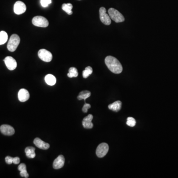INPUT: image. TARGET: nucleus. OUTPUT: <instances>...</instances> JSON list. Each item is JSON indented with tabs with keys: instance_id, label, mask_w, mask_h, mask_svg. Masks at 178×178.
Instances as JSON below:
<instances>
[{
	"instance_id": "nucleus-1",
	"label": "nucleus",
	"mask_w": 178,
	"mask_h": 178,
	"mask_svg": "<svg viewBox=\"0 0 178 178\" xmlns=\"http://www.w3.org/2000/svg\"><path fill=\"white\" fill-rule=\"evenodd\" d=\"M105 63L112 73L120 74L122 72L123 70L122 65L116 58L110 56H107L105 59Z\"/></svg>"
},
{
	"instance_id": "nucleus-2",
	"label": "nucleus",
	"mask_w": 178,
	"mask_h": 178,
	"mask_svg": "<svg viewBox=\"0 0 178 178\" xmlns=\"http://www.w3.org/2000/svg\"><path fill=\"white\" fill-rule=\"evenodd\" d=\"M20 36L17 34H13L10 37L8 43V49L10 52H14L18 47V45H20Z\"/></svg>"
},
{
	"instance_id": "nucleus-3",
	"label": "nucleus",
	"mask_w": 178,
	"mask_h": 178,
	"mask_svg": "<svg viewBox=\"0 0 178 178\" xmlns=\"http://www.w3.org/2000/svg\"><path fill=\"white\" fill-rule=\"evenodd\" d=\"M108 14L111 19L115 21V23H122L125 20L124 16L116 9L110 8L108 11Z\"/></svg>"
},
{
	"instance_id": "nucleus-4",
	"label": "nucleus",
	"mask_w": 178,
	"mask_h": 178,
	"mask_svg": "<svg viewBox=\"0 0 178 178\" xmlns=\"http://www.w3.org/2000/svg\"><path fill=\"white\" fill-rule=\"evenodd\" d=\"M32 22L34 26L40 27H47L49 24L47 19L42 16H36L33 17Z\"/></svg>"
},
{
	"instance_id": "nucleus-5",
	"label": "nucleus",
	"mask_w": 178,
	"mask_h": 178,
	"mask_svg": "<svg viewBox=\"0 0 178 178\" xmlns=\"http://www.w3.org/2000/svg\"><path fill=\"white\" fill-rule=\"evenodd\" d=\"M100 18L101 23L107 26H109L111 24V21L109 14L107 13V10L105 8L101 7L100 8Z\"/></svg>"
},
{
	"instance_id": "nucleus-6",
	"label": "nucleus",
	"mask_w": 178,
	"mask_h": 178,
	"mask_svg": "<svg viewBox=\"0 0 178 178\" xmlns=\"http://www.w3.org/2000/svg\"><path fill=\"white\" fill-rule=\"evenodd\" d=\"M109 146L106 143H101L98 145L96 149V154L99 158H102L105 156L108 152Z\"/></svg>"
},
{
	"instance_id": "nucleus-7",
	"label": "nucleus",
	"mask_w": 178,
	"mask_h": 178,
	"mask_svg": "<svg viewBox=\"0 0 178 178\" xmlns=\"http://www.w3.org/2000/svg\"><path fill=\"white\" fill-rule=\"evenodd\" d=\"M38 56L41 60L47 62H51L53 59V55L51 52L44 49L39 51Z\"/></svg>"
},
{
	"instance_id": "nucleus-8",
	"label": "nucleus",
	"mask_w": 178,
	"mask_h": 178,
	"mask_svg": "<svg viewBox=\"0 0 178 178\" xmlns=\"http://www.w3.org/2000/svg\"><path fill=\"white\" fill-rule=\"evenodd\" d=\"M14 10L16 14L18 15L23 14L26 12V6L23 2L18 1L15 3Z\"/></svg>"
},
{
	"instance_id": "nucleus-9",
	"label": "nucleus",
	"mask_w": 178,
	"mask_h": 178,
	"mask_svg": "<svg viewBox=\"0 0 178 178\" xmlns=\"http://www.w3.org/2000/svg\"><path fill=\"white\" fill-rule=\"evenodd\" d=\"M7 68L10 70H14L17 67V62L16 59L11 56H7L4 59Z\"/></svg>"
},
{
	"instance_id": "nucleus-10",
	"label": "nucleus",
	"mask_w": 178,
	"mask_h": 178,
	"mask_svg": "<svg viewBox=\"0 0 178 178\" xmlns=\"http://www.w3.org/2000/svg\"><path fill=\"white\" fill-rule=\"evenodd\" d=\"M0 131L2 133L7 136H11L15 133V130L13 127L6 124L2 125L0 127Z\"/></svg>"
},
{
	"instance_id": "nucleus-11",
	"label": "nucleus",
	"mask_w": 178,
	"mask_h": 178,
	"mask_svg": "<svg viewBox=\"0 0 178 178\" xmlns=\"http://www.w3.org/2000/svg\"><path fill=\"white\" fill-rule=\"evenodd\" d=\"M65 162V158L62 155H60L56 158L53 163V168L55 169H59L63 167Z\"/></svg>"
},
{
	"instance_id": "nucleus-12",
	"label": "nucleus",
	"mask_w": 178,
	"mask_h": 178,
	"mask_svg": "<svg viewBox=\"0 0 178 178\" xmlns=\"http://www.w3.org/2000/svg\"><path fill=\"white\" fill-rule=\"evenodd\" d=\"M18 100L21 102H25L29 100L30 98L29 93L25 89H21L18 92Z\"/></svg>"
},
{
	"instance_id": "nucleus-13",
	"label": "nucleus",
	"mask_w": 178,
	"mask_h": 178,
	"mask_svg": "<svg viewBox=\"0 0 178 178\" xmlns=\"http://www.w3.org/2000/svg\"><path fill=\"white\" fill-rule=\"evenodd\" d=\"M93 119V115L89 114L83 119L82 121L83 126L86 129H92L93 127V124L92 121Z\"/></svg>"
},
{
	"instance_id": "nucleus-14",
	"label": "nucleus",
	"mask_w": 178,
	"mask_h": 178,
	"mask_svg": "<svg viewBox=\"0 0 178 178\" xmlns=\"http://www.w3.org/2000/svg\"><path fill=\"white\" fill-rule=\"evenodd\" d=\"M34 143L37 147L42 149H48L50 147V144L44 142L43 140H41V139L37 137L34 139Z\"/></svg>"
},
{
	"instance_id": "nucleus-15",
	"label": "nucleus",
	"mask_w": 178,
	"mask_h": 178,
	"mask_svg": "<svg viewBox=\"0 0 178 178\" xmlns=\"http://www.w3.org/2000/svg\"><path fill=\"white\" fill-rule=\"evenodd\" d=\"M121 107H122V102L120 101H115L108 105V108L110 110H111L115 112H118L120 110Z\"/></svg>"
},
{
	"instance_id": "nucleus-16",
	"label": "nucleus",
	"mask_w": 178,
	"mask_h": 178,
	"mask_svg": "<svg viewBox=\"0 0 178 178\" xmlns=\"http://www.w3.org/2000/svg\"><path fill=\"white\" fill-rule=\"evenodd\" d=\"M35 149L32 146H28L25 149V152L27 157L29 158H34L36 156L35 152Z\"/></svg>"
},
{
	"instance_id": "nucleus-17",
	"label": "nucleus",
	"mask_w": 178,
	"mask_h": 178,
	"mask_svg": "<svg viewBox=\"0 0 178 178\" xmlns=\"http://www.w3.org/2000/svg\"><path fill=\"white\" fill-rule=\"evenodd\" d=\"M45 80L47 84L50 86L54 85L56 82V78L52 74L47 75L45 76Z\"/></svg>"
},
{
	"instance_id": "nucleus-18",
	"label": "nucleus",
	"mask_w": 178,
	"mask_h": 178,
	"mask_svg": "<svg viewBox=\"0 0 178 178\" xmlns=\"http://www.w3.org/2000/svg\"><path fill=\"white\" fill-rule=\"evenodd\" d=\"M91 95V93L90 91H82L81 92L79 93L77 98L79 100H84L85 101L86 100L89 98Z\"/></svg>"
},
{
	"instance_id": "nucleus-19",
	"label": "nucleus",
	"mask_w": 178,
	"mask_h": 178,
	"mask_svg": "<svg viewBox=\"0 0 178 178\" xmlns=\"http://www.w3.org/2000/svg\"><path fill=\"white\" fill-rule=\"evenodd\" d=\"M72 8H73V6L70 3L63 4L62 6V10L65 11L69 15H71L73 14V12L72 11Z\"/></svg>"
},
{
	"instance_id": "nucleus-20",
	"label": "nucleus",
	"mask_w": 178,
	"mask_h": 178,
	"mask_svg": "<svg viewBox=\"0 0 178 178\" xmlns=\"http://www.w3.org/2000/svg\"><path fill=\"white\" fill-rule=\"evenodd\" d=\"M8 39L7 33L4 31L0 32V45H3L7 42Z\"/></svg>"
},
{
	"instance_id": "nucleus-21",
	"label": "nucleus",
	"mask_w": 178,
	"mask_h": 178,
	"mask_svg": "<svg viewBox=\"0 0 178 178\" xmlns=\"http://www.w3.org/2000/svg\"><path fill=\"white\" fill-rule=\"evenodd\" d=\"M78 75V72L77 68H70L69 69V72L68 74V77L69 78L77 77Z\"/></svg>"
},
{
	"instance_id": "nucleus-22",
	"label": "nucleus",
	"mask_w": 178,
	"mask_h": 178,
	"mask_svg": "<svg viewBox=\"0 0 178 178\" xmlns=\"http://www.w3.org/2000/svg\"><path fill=\"white\" fill-rule=\"evenodd\" d=\"M93 73V69L91 67V66H88L83 71V77L84 78H87L89 76H90V75L92 74Z\"/></svg>"
},
{
	"instance_id": "nucleus-23",
	"label": "nucleus",
	"mask_w": 178,
	"mask_h": 178,
	"mask_svg": "<svg viewBox=\"0 0 178 178\" xmlns=\"http://www.w3.org/2000/svg\"><path fill=\"white\" fill-rule=\"evenodd\" d=\"M136 123V120L134 118L131 117H129L127 118L126 124L128 126L133 127L135 126Z\"/></svg>"
},
{
	"instance_id": "nucleus-24",
	"label": "nucleus",
	"mask_w": 178,
	"mask_h": 178,
	"mask_svg": "<svg viewBox=\"0 0 178 178\" xmlns=\"http://www.w3.org/2000/svg\"><path fill=\"white\" fill-rule=\"evenodd\" d=\"M52 3V0H41V4L43 7H47Z\"/></svg>"
},
{
	"instance_id": "nucleus-25",
	"label": "nucleus",
	"mask_w": 178,
	"mask_h": 178,
	"mask_svg": "<svg viewBox=\"0 0 178 178\" xmlns=\"http://www.w3.org/2000/svg\"><path fill=\"white\" fill-rule=\"evenodd\" d=\"M91 106L90 104L85 103L84 106H83V108H82V111L84 113H86V112H88L89 109L91 108Z\"/></svg>"
},
{
	"instance_id": "nucleus-26",
	"label": "nucleus",
	"mask_w": 178,
	"mask_h": 178,
	"mask_svg": "<svg viewBox=\"0 0 178 178\" xmlns=\"http://www.w3.org/2000/svg\"><path fill=\"white\" fill-rule=\"evenodd\" d=\"M18 169L20 172L24 171V170H26V166L24 163H21L18 166Z\"/></svg>"
},
{
	"instance_id": "nucleus-27",
	"label": "nucleus",
	"mask_w": 178,
	"mask_h": 178,
	"mask_svg": "<svg viewBox=\"0 0 178 178\" xmlns=\"http://www.w3.org/2000/svg\"><path fill=\"white\" fill-rule=\"evenodd\" d=\"M13 159H14L13 157L8 156L5 158V161L8 164H11L13 163Z\"/></svg>"
},
{
	"instance_id": "nucleus-28",
	"label": "nucleus",
	"mask_w": 178,
	"mask_h": 178,
	"mask_svg": "<svg viewBox=\"0 0 178 178\" xmlns=\"http://www.w3.org/2000/svg\"><path fill=\"white\" fill-rule=\"evenodd\" d=\"M20 175L21 177H24V178H27L29 177V174L27 173V170H24V171H20Z\"/></svg>"
},
{
	"instance_id": "nucleus-29",
	"label": "nucleus",
	"mask_w": 178,
	"mask_h": 178,
	"mask_svg": "<svg viewBox=\"0 0 178 178\" xmlns=\"http://www.w3.org/2000/svg\"><path fill=\"white\" fill-rule=\"evenodd\" d=\"M20 162V158L19 157H14L13 159V163L14 164H18Z\"/></svg>"
},
{
	"instance_id": "nucleus-30",
	"label": "nucleus",
	"mask_w": 178,
	"mask_h": 178,
	"mask_svg": "<svg viewBox=\"0 0 178 178\" xmlns=\"http://www.w3.org/2000/svg\"><path fill=\"white\" fill-rule=\"evenodd\" d=\"M79 1H80V0H79Z\"/></svg>"
}]
</instances>
